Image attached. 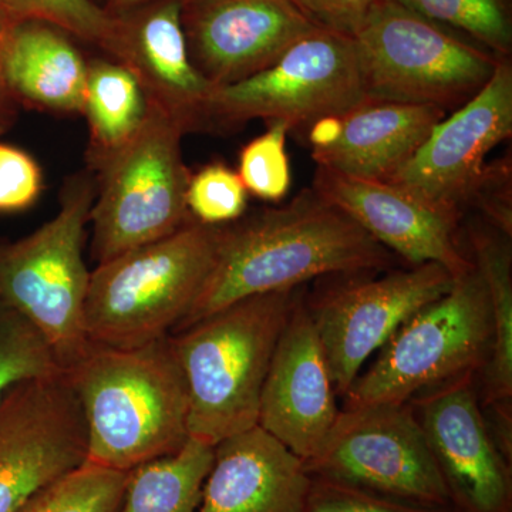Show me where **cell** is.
Masks as SVG:
<instances>
[{"label": "cell", "instance_id": "6da1fadb", "mask_svg": "<svg viewBox=\"0 0 512 512\" xmlns=\"http://www.w3.org/2000/svg\"><path fill=\"white\" fill-rule=\"evenodd\" d=\"M393 266V252L308 188L284 207L265 208L221 225L214 266L174 332L249 296L288 291L325 276L383 272Z\"/></svg>", "mask_w": 512, "mask_h": 512}, {"label": "cell", "instance_id": "7a4b0ae2", "mask_svg": "<svg viewBox=\"0 0 512 512\" xmlns=\"http://www.w3.org/2000/svg\"><path fill=\"white\" fill-rule=\"evenodd\" d=\"M87 427V463L127 473L190 439V396L171 335L131 349L93 345L67 370Z\"/></svg>", "mask_w": 512, "mask_h": 512}, {"label": "cell", "instance_id": "3957f363", "mask_svg": "<svg viewBox=\"0 0 512 512\" xmlns=\"http://www.w3.org/2000/svg\"><path fill=\"white\" fill-rule=\"evenodd\" d=\"M305 292L249 296L171 335L187 380L192 439L215 446L258 426L276 343Z\"/></svg>", "mask_w": 512, "mask_h": 512}, {"label": "cell", "instance_id": "277c9868", "mask_svg": "<svg viewBox=\"0 0 512 512\" xmlns=\"http://www.w3.org/2000/svg\"><path fill=\"white\" fill-rule=\"evenodd\" d=\"M221 227H184L124 252L90 274L84 320L93 345L131 349L170 335L210 275Z\"/></svg>", "mask_w": 512, "mask_h": 512}, {"label": "cell", "instance_id": "5b68a950", "mask_svg": "<svg viewBox=\"0 0 512 512\" xmlns=\"http://www.w3.org/2000/svg\"><path fill=\"white\" fill-rule=\"evenodd\" d=\"M352 39L367 99L447 114L473 99L503 59L393 0H376Z\"/></svg>", "mask_w": 512, "mask_h": 512}, {"label": "cell", "instance_id": "8992f818", "mask_svg": "<svg viewBox=\"0 0 512 512\" xmlns=\"http://www.w3.org/2000/svg\"><path fill=\"white\" fill-rule=\"evenodd\" d=\"M94 200L92 173L76 175L53 220L19 241L0 242V298L36 326L64 372L93 348L84 320L92 272L83 247Z\"/></svg>", "mask_w": 512, "mask_h": 512}, {"label": "cell", "instance_id": "52a82bcc", "mask_svg": "<svg viewBox=\"0 0 512 512\" xmlns=\"http://www.w3.org/2000/svg\"><path fill=\"white\" fill-rule=\"evenodd\" d=\"M493 340L487 288L476 266L410 316L346 393L345 406L409 403L467 373H480Z\"/></svg>", "mask_w": 512, "mask_h": 512}, {"label": "cell", "instance_id": "ba28073f", "mask_svg": "<svg viewBox=\"0 0 512 512\" xmlns=\"http://www.w3.org/2000/svg\"><path fill=\"white\" fill-rule=\"evenodd\" d=\"M367 101L352 36L322 26L261 72L214 87L198 133H232L256 119L306 131Z\"/></svg>", "mask_w": 512, "mask_h": 512}, {"label": "cell", "instance_id": "9c48e42d", "mask_svg": "<svg viewBox=\"0 0 512 512\" xmlns=\"http://www.w3.org/2000/svg\"><path fill=\"white\" fill-rule=\"evenodd\" d=\"M312 477L431 510H453L412 404L345 406L315 456Z\"/></svg>", "mask_w": 512, "mask_h": 512}, {"label": "cell", "instance_id": "30bf717a", "mask_svg": "<svg viewBox=\"0 0 512 512\" xmlns=\"http://www.w3.org/2000/svg\"><path fill=\"white\" fill-rule=\"evenodd\" d=\"M184 131L156 106L140 136L103 171L90 211L97 265L174 234L191 220Z\"/></svg>", "mask_w": 512, "mask_h": 512}, {"label": "cell", "instance_id": "8fae6325", "mask_svg": "<svg viewBox=\"0 0 512 512\" xmlns=\"http://www.w3.org/2000/svg\"><path fill=\"white\" fill-rule=\"evenodd\" d=\"M328 276L305 305L325 350L336 393L349 392L370 355L427 303L450 291L456 276L443 265Z\"/></svg>", "mask_w": 512, "mask_h": 512}, {"label": "cell", "instance_id": "7c38bea8", "mask_svg": "<svg viewBox=\"0 0 512 512\" xmlns=\"http://www.w3.org/2000/svg\"><path fill=\"white\" fill-rule=\"evenodd\" d=\"M87 460L82 406L66 372L19 383L0 402V512H19Z\"/></svg>", "mask_w": 512, "mask_h": 512}, {"label": "cell", "instance_id": "4fadbf2b", "mask_svg": "<svg viewBox=\"0 0 512 512\" xmlns=\"http://www.w3.org/2000/svg\"><path fill=\"white\" fill-rule=\"evenodd\" d=\"M512 136V63L503 57L490 82L444 117L389 183L463 218L495 147Z\"/></svg>", "mask_w": 512, "mask_h": 512}, {"label": "cell", "instance_id": "5bb4252c", "mask_svg": "<svg viewBox=\"0 0 512 512\" xmlns=\"http://www.w3.org/2000/svg\"><path fill=\"white\" fill-rule=\"evenodd\" d=\"M477 373L410 400L456 512H512L511 461L485 423Z\"/></svg>", "mask_w": 512, "mask_h": 512}, {"label": "cell", "instance_id": "9a60e30c", "mask_svg": "<svg viewBox=\"0 0 512 512\" xmlns=\"http://www.w3.org/2000/svg\"><path fill=\"white\" fill-rule=\"evenodd\" d=\"M192 63L214 87L248 79L322 28L292 0H181Z\"/></svg>", "mask_w": 512, "mask_h": 512}, {"label": "cell", "instance_id": "2e32d148", "mask_svg": "<svg viewBox=\"0 0 512 512\" xmlns=\"http://www.w3.org/2000/svg\"><path fill=\"white\" fill-rule=\"evenodd\" d=\"M312 188L409 264L434 262L456 278L473 269V261L458 244L460 218L399 185L318 167Z\"/></svg>", "mask_w": 512, "mask_h": 512}, {"label": "cell", "instance_id": "e0dca14e", "mask_svg": "<svg viewBox=\"0 0 512 512\" xmlns=\"http://www.w3.org/2000/svg\"><path fill=\"white\" fill-rule=\"evenodd\" d=\"M305 295L276 343L258 417L259 427L303 461L315 456L340 412L328 359L306 309Z\"/></svg>", "mask_w": 512, "mask_h": 512}, {"label": "cell", "instance_id": "ac0fdd59", "mask_svg": "<svg viewBox=\"0 0 512 512\" xmlns=\"http://www.w3.org/2000/svg\"><path fill=\"white\" fill-rule=\"evenodd\" d=\"M119 36L111 56L136 76L151 104L187 133H197L214 86L192 63L181 0H158L116 15Z\"/></svg>", "mask_w": 512, "mask_h": 512}, {"label": "cell", "instance_id": "d6986e66", "mask_svg": "<svg viewBox=\"0 0 512 512\" xmlns=\"http://www.w3.org/2000/svg\"><path fill=\"white\" fill-rule=\"evenodd\" d=\"M311 484L305 461L255 426L215 444L198 512H302Z\"/></svg>", "mask_w": 512, "mask_h": 512}, {"label": "cell", "instance_id": "ffe728a7", "mask_svg": "<svg viewBox=\"0 0 512 512\" xmlns=\"http://www.w3.org/2000/svg\"><path fill=\"white\" fill-rule=\"evenodd\" d=\"M0 50L16 103L60 116L82 114L89 62L69 33L40 20H3Z\"/></svg>", "mask_w": 512, "mask_h": 512}, {"label": "cell", "instance_id": "44dd1931", "mask_svg": "<svg viewBox=\"0 0 512 512\" xmlns=\"http://www.w3.org/2000/svg\"><path fill=\"white\" fill-rule=\"evenodd\" d=\"M446 116L437 107L367 101L343 114L336 143L312 150V157L318 167L340 174L389 181Z\"/></svg>", "mask_w": 512, "mask_h": 512}, {"label": "cell", "instance_id": "7402d4cb", "mask_svg": "<svg viewBox=\"0 0 512 512\" xmlns=\"http://www.w3.org/2000/svg\"><path fill=\"white\" fill-rule=\"evenodd\" d=\"M151 110L146 92L124 64L90 60L82 111L89 124V173H103L140 136Z\"/></svg>", "mask_w": 512, "mask_h": 512}, {"label": "cell", "instance_id": "603a6c76", "mask_svg": "<svg viewBox=\"0 0 512 512\" xmlns=\"http://www.w3.org/2000/svg\"><path fill=\"white\" fill-rule=\"evenodd\" d=\"M474 266L483 278L490 302V355L481 369L483 406L512 400V244L510 237L476 222L467 228Z\"/></svg>", "mask_w": 512, "mask_h": 512}, {"label": "cell", "instance_id": "cb8c5ba5", "mask_svg": "<svg viewBox=\"0 0 512 512\" xmlns=\"http://www.w3.org/2000/svg\"><path fill=\"white\" fill-rule=\"evenodd\" d=\"M214 446L190 437L180 450L127 471L119 512H198Z\"/></svg>", "mask_w": 512, "mask_h": 512}, {"label": "cell", "instance_id": "d4e9b609", "mask_svg": "<svg viewBox=\"0 0 512 512\" xmlns=\"http://www.w3.org/2000/svg\"><path fill=\"white\" fill-rule=\"evenodd\" d=\"M447 28L463 32L498 57H511V0H393Z\"/></svg>", "mask_w": 512, "mask_h": 512}, {"label": "cell", "instance_id": "484cf974", "mask_svg": "<svg viewBox=\"0 0 512 512\" xmlns=\"http://www.w3.org/2000/svg\"><path fill=\"white\" fill-rule=\"evenodd\" d=\"M0 19L40 20L113 52L119 18L94 0H0Z\"/></svg>", "mask_w": 512, "mask_h": 512}, {"label": "cell", "instance_id": "4316f807", "mask_svg": "<svg viewBox=\"0 0 512 512\" xmlns=\"http://www.w3.org/2000/svg\"><path fill=\"white\" fill-rule=\"evenodd\" d=\"M62 372L42 333L0 298V402L19 383Z\"/></svg>", "mask_w": 512, "mask_h": 512}, {"label": "cell", "instance_id": "83f0119b", "mask_svg": "<svg viewBox=\"0 0 512 512\" xmlns=\"http://www.w3.org/2000/svg\"><path fill=\"white\" fill-rule=\"evenodd\" d=\"M126 477L86 461L43 488L19 512H119Z\"/></svg>", "mask_w": 512, "mask_h": 512}, {"label": "cell", "instance_id": "f1b7e54d", "mask_svg": "<svg viewBox=\"0 0 512 512\" xmlns=\"http://www.w3.org/2000/svg\"><path fill=\"white\" fill-rule=\"evenodd\" d=\"M268 124L265 133L242 148L237 173L248 194L278 202L291 187V164L286 154L289 127L281 121Z\"/></svg>", "mask_w": 512, "mask_h": 512}, {"label": "cell", "instance_id": "f546056e", "mask_svg": "<svg viewBox=\"0 0 512 512\" xmlns=\"http://www.w3.org/2000/svg\"><path fill=\"white\" fill-rule=\"evenodd\" d=\"M187 207L195 221L221 227L244 217L248 191L237 171L217 161L205 165L197 174H191Z\"/></svg>", "mask_w": 512, "mask_h": 512}, {"label": "cell", "instance_id": "4dcf8cb0", "mask_svg": "<svg viewBox=\"0 0 512 512\" xmlns=\"http://www.w3.org/2000/svg\"><path fill=\"white\" fill-rule=\"evenodd\" d=\"M42 191V168L35 157L0 141V214L29 210Z\"/></svg>", "mask_w": 512, "mask_h": 512}, {"label": "cell", "instance_id": "1f68e13d", "mask_svg": "<svg viewBox=\"0 0 512 512\" xmlns=\"http://www.w3.org/2000/svg\"><path fill=\"white\" fill-rule=\"evenodd\" d=\"M468 208H476L488 225L512 238L511 154L488 161L471 192Z\"/></svg>", "mask_w": 512, "mask_h": 512}, {"label": "cell", "instance_id": "d6a6232c", "mask_svg": "<svg viewBox=\"0 0 512 512\" xmlns=\"http://www.w3.org/2000/svg\"><path fill=\"white\" fill-rule=\"evenodd\" d=\"M302 512H456L454 510H431V508L413 507L377 497L335 483L312 477L311 490L306 498Z\"/></svg>", "mask_w": 512, "mask_h": 512}, {"label": "cell", "instance_id": "836d02e7", "mask_svg": "<svg viewBox=\"0 0 512 512\" xmlns=\"http://www.w3.org/2000/svg\"><path fill=\"white\" fill-rule=\"evenodd\" d=\"M318 25L352 36L376 0H292Z\"/></svg>", "mask_w": 512, "mask_h": 512}, {"label": "cell", "instance_id": "e575fe53", "mask_svg": "<svg viewBox=\"0 0 512 512\" xmlns=\"http://www.w3.org/2000/svg\"><path fill=\"white\" fill-rule=\"evenodd\" d=\"M340 131H342V116L322 117L306 130V137H308L312 150H319V148H326L336 143Z\"/></svg>", "mask_w": 512, "mask_h": 512}, {"label": "cell", "instance_id": "d590c367", "mask_svg": "<svg viewBox=\"0 0 512 512\" xmlns=\"http://www.w3.org/2000/svg\"><path fill=\"white\" fill-rule=\"evenodd\" d=\"M3 20L0 19V32H2ZM19 104L13 99L8 83H6L5 72H3L2 50H0V134L13 123H15L16 110Z\"/></svg>", "mask_w": 512, "mask_h": 512}, {"label": "cell", "instance_id": "8d00e7d4", "mask_svg": "<svg viewBox=\"0 0 512 512\" xmlns=\"http://www.w3.org/2000/svg\"><path fill=\"white\" fill-rule=\"evenodd\" d=\"M158 0H107L106 9L113 15L130 12V10L141 8V6L150 5Z\"/></svg>", "mask_w": 512, "mask_h": 512}]
</instances>
